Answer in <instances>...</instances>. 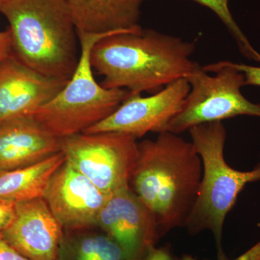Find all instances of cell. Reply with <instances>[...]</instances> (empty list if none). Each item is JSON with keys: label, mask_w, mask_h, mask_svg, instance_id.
Listing matches in <instances>:
<instances>
[{"label": "cell", "mask_w": 260, "mask_h": 260, "mask_svg": "<svg viewBox=\"0 0 260 260\" xmlns=\"http://www.w3.org/2000/svg\"><path fill=\"white\" fill-rule=\"evenodd\" d=\"M97 224L119 244L124 260H145L160 239L153 214L129 186L110 195Z\"/></svg>", "instance_id": "9c48e42d"}, {"label": "cell", "mask_w": 260, "mask_h": 260, "mask_svg": "<svg viewBox=\"0 0 260 260\" xmlns=\"http://www.w3.org/2000/svg\"><path fill=\"white\" fill-rule=\"evenodd\" d=\"M233 260H260V241L251 246L250 249Z\"/></svg>", "instance_id": "603a6c76"}, {"label": "cell", "mask_w": 260, "mask_h": 260, "mask_svg": "<svg viewBox=\"0 0 260 260\" xmlns=\"http://www.w3.org/2000/svg\"><path fill=\"white\" fill-rule=\"evenodd\" d=\"M194 49V43L141 28L101 39L92 49L90 61L104 77V88L155 93L190 74L198 64L191 59Z\"/></svg>", "instance_id": "6da1fadb"}, {"label": "cell", "mask_w": 260, "mask_h": 260, "mask_svg": "<svg viewBox=\"0 0 260 260\" xmlns=\"http://www.w3.org/2000/svg\"><path fill=\"white\" fill-rule=\"evenodd\" d=\"M138 145L129 187L153 214L160 239L185 226L199 193L203 164L192 143L169 131Z\"/></svg>", "instance_id": "7a4b0ae2"}, {"label": "cell", "mask_w": 260, "mask_h": 260, "mask_svg": "<svg viewBox=\"0 0 260 260\" xmlns=\"http://www.w3.org/2000/svg\"><path fill=\"white\" fill-rule=\"evenodd\" d=\"M7 1H8V0H0V11H1L2 8L4 6Z\"/></svg>", "instance_id": "d4e9b609"}, {"label": "cell", "mask_w": 260, "mask_h": 260, "mask_svg": "<svg viewBox=\"0 0 260 260\" xmlns=\"http://www.w3.org/2000/svg\"><path fill=\"white\" fill-rule=\"evenodd\" d=\"M65 160L61 151L28 167L0 172V199L20 203L44 198L53 176Z\"/></svg>", "instance_id": "9a60e30c"}, {"label": "cell", "mask_w": 260, "mask_h": 260, "mask_svg": "<svg viewBox=\"0 0 260 260\" xmlns=\"http://www.w3.org/2000/svg\"><path fill=\"white\" fill-rule=\"evenodd\" d=\"M12 54L31 69L68 81L79 61L78 31L66 0H8Z\"/></svg>", "instance_id": "3957f363"}, {"label": "cell", "mask_w": 260, "mask_h": 260, "mask_svg": "<svg viewBox=\"0 0 260 260\" xmlns=\"http://www.w3.org/2000/svg\"><path fill=\"white\" fill-rule=\"evenodd\" d=\"M192 144L203 164L198 198L185 227L191 235L208 230L213 234L218 260H227L222 246L224 223L248 184L260 181V164L249 172L229 167L224 158L226 129L221 121L193 126Z\"/></svg>", "instance_id": "277c9868"}, {"label": "cell", "mask_w": 260, "mask_h": 260, "mask_svg": "<svg viewBox=\"0 0 260 260\" xmlns=\"http://www.w3.org/2000/svg\"><path fill=\"white\" fill-rule=\"evenodd\" d=\"M61 140L32 116L0 123V172L28 167L59 153Z\"/></svg>", "instance_id": "4fadbf2b"}, {"label": "cell", "mask_w": 260, "mask_h": 260, "mask_svg": "<svg viewBox=\"0 0 260 260\" xmlns=\"http://www.w3.org/2000/svg\"><path fill=\"white\" fill-rule=\"evenodd\" d=\"M12 54L11 37L9 30L0 31V61Z\"/></svg>", "instance_id": "7402d4cb"}, {"label": "cell", "mask_w": 260, "mask_h": 260, "mask_svg": "<svg viewBox=\"0 0 260 260\" xmlns=\"http://www.w3.org/2000/svg\"><path fill=\"white\" fill-rule=\"evenodd\" d=\"M234 65L244 74L245 78V85L260 86V67L238 64V63H234Z\"/></svg>", "instance_id": "ac0fdd59"}, {"label": "cell", "mask_w": 260, "mask_h": 260, "mask_svg": "<svg viewBox=\"0 0 260 260\" xmlns=\"http://www.w3.org/2000/svg\"><path fill=\"white\" fill-rule=\"evenodd\" d=\"M186 79L190 90L167 131L179 135L199 124L236 116L260 118V104L249 102L242 95L245 78L234 63L224 61L204 67L197 64Z\"/></svg>", "instance_id": "8992f818"}, {"label": "cell", "mask_w": 260, "mask_h": 260, "mask_svg": "<svg viewBox=\"0 0 260 260\" xmlns=\"http://www.w3.org/2000/svg\"><path fill=\"white\" fill-rule=\"evenodd\" d=\"M116 34L121 32H78L80 57L74 73L61 91L32 115L54 136L62 139L84 133L110 116L130 95L126 89L106 88L98 83L90 61L94 45Z\"/></svg>", "instance_id": "5b68a950"}, {"label": "cell", "mask_w": 260, "mask_h": 260, "mask_svg": "<svg viewBox=\"0 0 260 260\" xmlns=\"http://www.w3.org/2000/svg\"><path fill=\"white\" fill-rule=\"evenodd\" d=\"M62 225L44 198L16 203L14 215L2 231L3 237L30 260H56Z\"/></svg>", "instance_id": "7c38bea8"}, {"label": "cell", "mask_w": 260, "mask_h": 260, "mask_svg": "<svg viewBox=\"0 0 260 260\" xmlns=\"http://www.w3.org/2000/svg\"><path fill=\"white\" fill-rule=\"evenodd\" d=\"M199 4L211 10L223 22L237 43L241 53L248 58L260 62V54L249 42V39L236 23L229 8V0H194Z\"/></svg>", "instance_id": "2e32d148"}, {"label": "cell", "mask_w": 260, "mask_h": 260, "mask_svg": "<svg viewBox=\"0 0 260 260\" xmlns=\"http://www.w3.org/2000/svg\"><path fill=\"white\" fill-rule=\"evenodd\" d=\"M189 90L187 80L181 78L150 96L130 93L110 116L82 133L116 132L136 139L148 133L159 134L167 131L170 121L181 110Z\"/></svg>", "instance_id": "ba28073f"}, {"label": "cell", "mask_w": 260, "mask_h": 260, "mask_svg": "<svg viewBox=\"0 0 260 260\" xmlns=\"http://www.w3.org/2000/svg\"><path fill=\"white\" fill-rule=\"evenodd\" d=\"M109 197L65 160L44 199L62 227L82 229L97 224Z\"/></svg>", "instance_id": "30bf717a"}, {"label": "cell", "mask_w": 260, "mask_h": 260, "mask_svg": "<svg viewBox=\"0 0 260 260\" xmlns=\"http://www.w3.org/2000/svg\"><path fill=\"white\" fill-rule=\"evenodd\" d=\"M144 0H66L78 32L101 34L140 30Z\"/></svg>", "instance_id": "5bb4252c"}, {"label": "cell", "mask_w": 260, "mask_h": 260, "mask_svg": "<svg viewBox=\"0 0 260 260\" xmlns=\"http://www.w3.org/2000/svg\"><path fill=\"white\" fill-rule=\"evenodd\" d=\"M145 260H175L168 246L156 248L155 246L149 249Z\"/></svg>", "instance_id": "44dd1931"}, {"label": "cell", "mask_w": 260, "mask_h": 260, "mask_svg": "<svg viewBox=\"0 0 260 260\" xmlns=\"http://www.w3.org/2000/svg\"><path fill=\"white\" fill-rule=\"evenodd\" d=\"M180 260H196V259H195L192 256L189 255V254H184V255L181 256Z\"/></svg>", "instance_id": "cb8c5ba5"}, {"label": "cell", "mask_w": 260, "mask_h": 260, "mask_svg": "<svg viewBox=\"0 0 260 260\" xmlns=\"http://www.w3.org/2000/svg\"><path fill=\"white\" fill-rule=\"evenodd\" d=\"M68 82L39 73L12 54L0 61V123L32 116Z\"/></svg>", "instance_id": "8fae6325"}, {"label": "cell", "mask_w": 260, "mask_h": 260, "mask_svg": "<svg viewBox=\"0 0 260 260\" xmlns=\"http://www.w3.org/2000/svg\"><path fill=\"white\" fill-rule=\"evenodd\" d=\"M0 260H30L15 249L0 232Z\"/></svg>", "instance_id": "ffe728a7"}, {"label": "cell", "mask_w": 260, "mask_h": 260, "mask_svg": "<svg viewBox=\"0 0 260 260\" xmlns=\"http://www.w3.org/2000/svg\"><path fill=\"white\" fill-rule=\"evenodd\" d=\"M61 151L72 167L111 195L129 186L139 145L124 133H79L62 138Z\"/></svg>", "instance_id": "52a82bcc"}, {"label": "cell", "mask_w": 260, "mask_h": 260, "mask_svg": "<svg viewBox=\"0 0 260 260\" xmlns=\"http://www.w3.org/2000/svg\"><path fill=\"white\" fill-rule=\"evenodd\" d=\"M16 203L0 199V232L10 223L14 215Z\"/></svg>", "instance_id": "d6986e66"}, {"label": "cell", "mask_w": 260, "mask_h": 260, "mask_svg": "<svg viewBox=\"0 0 260 260\" xmlns=\"http://www.w3.org/2000/svg\"><path fill=\"white\" fill-rule=\"evenodd\" d=\"M78 260H124L119 244L109 236L85 238L78 249Z\"/></svg>", "instance_id": "e0dca14e"}]
</instances>
